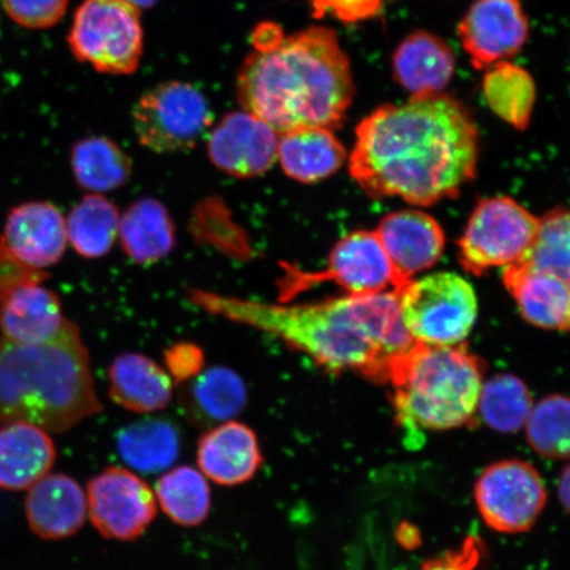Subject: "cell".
<instances>
[{"instance_id": "1", "label": "cell", "mask_w": 570, "mask_h": 570, "mask_svg": "<svg viewBox=\"0 0 570 570\" xmlns=\"http://www.w3.org/2000/svg\"><path fill=\"white\" fill-rule=\"evenodd\" d=\"M479 156L472 114L439 92L377 107L356 127L348 168L370 197L431 206L473 180Z\"/></svg>"}, {"instance_id": "2", "label": "cell", "mask_w": 570, "mask_h": 570, "mask_svg": "<svg viewBox=\"0 0 570 570\" xmlns=\"http://www.w3.org/2000/svg\"><path fill=\"white\" fill-rule=\"evenodd\" d=\"M190 301L210 315L284 341L330 372H352L381 384L389 383L392 365L415 344L396 291L277 305L194 289Z\"/></svg>"}, {"instance_id": "3", "label": "cell", "mask_w": 570, "mask_h": 570, "mask_svg": "<svg viewBox=\"0 0 570 570\" xmlns=\"http://www.w3.org/2000/svg\"><path fill=\"white\" fill-rule=\"evenodd\" d=\"M256 31L242 66L237 97L245 111L277 135L304 127L336 130L353 104L352 63L332 28L313 26L284 36L276 26Z\"/></svg>"}, {"instance_id": "4", "label": "cell", "mask_w": 570, "mask_h": 570, "mask_svg": "<svg viewBox=\"0 0 570 570\" xmlns=\"http://www.w3.org/2000/svg\"><path fill=\"white\" fill-rule=\"evenodd\" d=\"M101 411L88 348L71 321L46 344L0 341V422L60 433Z\"/></svg>"}, {"instance_id": "5", "label": "cell", "mask_w": 570, "mask_h": 570, "mask_svg": "<svg viewBox=\"0 0 570 570\" xmlns=\"http://www.w3.org/2000/svg\"><path fill=\"white\" fill-rule=\"evenodd\" d=\"M399 422L449 431L473 422L483 386L481 362L465 346L415 342L391 367Z\"/></svg>"}, {"instance_id": "6", "label": "cell", "mask_w": 570, "mask_h": 570, "mask_svg": "<svg viewBox=\"0 0 570 570\" xmlns=\"http://www.w3.org/2000/svg\"><path fill=\"white\" fill-rule=\"evenodd\" d=\"M396 292L404 326L419 344L461 345L472 332L479 301L463 277L433 274L411 279Z\"/></svg>"}, {"instance_id": "7", "label": "cell", "mask_w": 570, "mask_h": 570, "mask_svg": "<svg viewBox=\"0 0 570 570\" xmlns=\"http://www.w3.org/2000/svg\"><path fill=\"white\" fill-rule=\"evenodd\" d=\"M140 17L125 0H82L67 38L71 53L99 73H135L142 56Z\"/></svg>"}, {"instance_id": "8", "label": "cell", "mask_w": 570, "mask_h": 570, "mask_svg": "<svg viewBox=\"0 0 570 570\" xmlns=\"http://www.w3.org/2000/svg\"><path fill=\"white\" fill-rule=\"evenodd\" d=\"M540 218L510 197L483 199L470 217L459 242V259L473 275L510 267L530 254Z\"/></svg>"}, {"instance_id": "9", "label": "cell", "mask_w": 570, "mask_h": 570, "mask_svg": "<svg viewBox=\"0 0 570 570\" xmlns=\"http://www.w3.org/2000/svg\"><path fill=\"white\" fill-rule=\"evenodd\" d=\"M132 125L141 146L158 154H178L197 145L212 125V112L194 85L169 81L139 98Z\"/></svg>"}, {"instance_id": "10", "label": "cell", "mask_w": 570, "mask_h": 570, "mask_svg": "<svg viewBox=\"0 0 570 570\" xmlns=\"http://www.w3.org/2000/svg\"><path fill=\"white\" fill-rule=\"evenodd\" d=\"M474 498L491 530L522 533L530 531L543 512L547 490L532 463L510 459L483 470L475 482Z\"/></svg>"}, {"instance_id": "11", "label": "cell", "mask_w": 570, "mask_h": 570, "mask_svg": "<svg viewBox=\"0 0 570 570\" xmlns=\"http://www.w3.org/2000/svg\"><path fill=\"white\" fill-rule=\"evenodd\" d=\"M285 292L296 294L306 285L334 282L347 295H374L399 291L405 282L397 274L375 232L360 230L346 235L332 249L324 273L302 274L292 271Z\"/></svg>"}, {"instance_id": "12", "label": "cell", "mask_w": 570, "mask_h": 570, "mask_svg": "<svg viewBox=\"0 0 570 570\" xmlns=\"http://www.w3.org/2000/svg\"><path fill=\"white\" fill-rule=\"evenodd\" d=\"M88 514L106 539L141 537L156 517V498L148 484L124 468H109L88 484Z\"/></svg>"}, {"instance_id": "13", "label": "cell", "mask_w": 570, "mask_h": 570, "mask_svg": "<svg viewBox=\"0 0 570 570\" xmlns=\"http://www.w3.org/2000/svg\"><path fill=\"white\" fill-rule=\"evenodd\" d=\"M529 35L520 0H476L459 26L462 48L476 69L510 59L524 47Z\"/></svg>"}, {"instance_id": "14", "label": "cell", "mask_w": 570, "mask_h": 570, "mask_svg": "<svg viewBox=\"0 0 570 570\" xmlns=\"http://www.w3.org/2000/svg\"><path fill=\"white\" fill-rule=\"evenodd\" d=\"M279 135L265 120L242 110L227 114L208 140L212 163L227 175L253 178L265 175L277 160Z\"/></svg>"}, {"instance_id": "15", "label": "cell", "mask_w": 570, "mask_h": 570, "mask_svg": "<svg viewBox=\"0 0 570 570\" xmlns=\"http://www.w3.org/2000/svg\"><path fill=\"white\" fill-rule=\"evenodd\" d=\"M0 240L26 266L45 271L66 255V218L51 203L21 204L7 216Z\"/></svg>"}, {"instance_id": "16", "label": "cell", "mask_w": 570, "mask_h": 570, "mask_svg": "<svg viewBox=\"0 0 570 570\" xmlns=\"http://www.w3.org/2000/svg\"><path fill=\"white\" fill-rule=\"evenodd\" d=\"M375 233L405 283L436 265L444 253L443 227L422 210L391 213Z\"/></svg>"}, {"instance_id": "17", "label": "cell", "mask_w": 570, "mask_h": 570, "mask_svg": "<svg viewBox=\"0 0 570 570\" xmlns=\"http://www.w3.org/2000/svg\"><path fill=\"white\" fill-rule=\"evenodd\" d=\"M505 288L520 315L548 331H570V284L524 262L503 268Z\"/></svg>"}, {"instance_id": "18", "label": "cell", "mask_w": 570, "mask_h": 570, "mask_svg": "<svg viewBox=\"0 0 570 570\" xmlns=\"http://www.w3.org/2000/svg\"><path fill=\"white\" fill-rule=\"evenodd\" d=\"M26 514L32 531L42 539L73 537L88 517L87 495L70 476L47 474L28 491Z\"/></svg>"}, {"instance_id": "19", "label": "cell", "mask_w": 570, "mask_h": 570, "mask_svg": "<svg viewBox=\"0 0 570 570\" xmlns=\"http://www.w3.org/2000/svg\"><path fill=\"white\" fill-rule=\"evenodd\" d=\"M197 462L202 473L223 487L253 479L263 463L259 441L245 424L226 422L199 440Z\"/></svg>"}, {"instance_id": "20", "label": "cell", "mask_w": 570, "mask_h": 570, "mask_svg": "<svg viewBox=\"0 0 570 570\" xmlns=\"http://www.w3.org/2000/svg\"><path fill=\"white\" fill-rule=\"evenodd\" d=\"M66 321L59 297L42 283L21 285L0 303V330L13 344H46Z\"/></svg>"}, {"instance_id": "21", "label": "cell", "mask_w": 570, "mask_h": 570, "mask_svg": "<svg viewBox=\"0 0 570 570\" xmlns=\"http://www.w3.org/2000/svg\"><path fill=\"white\" fill-rule=\"evenodd\" d=\"M454 53L439 36L417 31L405 38L392 56L395 80L412 97L439 95L452 81Z\"/></svg>"}, {"instance_id": "22", "label": "cell", "mask_w": 570, "mask_h": 570, "mask_svg": "<svg viewBox=\"0 0 570 570\" xmlns=\"http://www.w3.org/2000/svg\"><path fill=\"white\" fill-rule=\"evenodd\" d=\"M55 460L53 441L41 428L10 423L0 430V489H30L49 474Z\"/></svg>"}, {"instance_id": "23", "label": "cell", "mask_w": 570, "mask_h": 570, "mask_svg": "<svg viewBox=\"0 0 570 570\" xmlns=\"http://www.w3.org/2000/svg\"><path fill=\"white\" fill-rule=\"evenodd\" d=\"M346 149L332 130L304 127L279 135L277 160L284 174L296 181L313 184L333 176L344 166Z\"/></svg>"}, {"instance_id": "24", "label": "cell", "mask_w": 570, "mask_h": 570, "mask_svg": "<svg viewBox=\"0 0 570 570\" xmlns=\"http://www.w3.org/2000/svg\"><path fill=\"white\" fill-rule=\"evenodd\" d=\"M109 380L112 401L128 411H160L173 401V376L145 355H119L109 370Z\"/></svg>"}, {"instance_id": "25", "label": "cell", "mask_w": 570, "mask_h": 570, "mask_svg": "<svg viewBox=\"0 0 570 570\" xmlns=\"http://www.w3.org/2000/svg\"><path fill=\"white\" fill-rule=\"evenodd\" d=\"M244 381L225 367L205 370L191 377L183 392V405L191 423L208 426L230 422L245 409Z\"/></svg>"}, {"instance_id": "26", "label": "cell", "mask_w": 570, "mask_h": 570, "mask_svg": "<svg viewBox=\"0 0 570 570\" xmlns=\"http://www.w3.org/2000/svg\"><path fill=\"white\" fill-rule=\"evenodd\" d=\"M119 237L125 253L139 265H153L173 252L175 226L161 203L146 198L120 216Z\"/></svg>"}, {"instance_id": "27", "label": "cell", "mask_w": 570, "mask_h": 570, "mask_svg": "<svg viewBox=\"0 0 570 570\" xmlns=\"http://www.w3.org/2000/svg\"><path fill=\"white\" fill-rule=\"evenodd\" d=\"M482 90L490 110L503 122L519 131L530 126L537 85L529 71L510 61L497 62L487 69Z\"/></svg>"}, {"instance_id": "28", "label": "cell", "mask_w": 570, "mask_h": 570, "mask_svg": "<svg viewBox=\"0 0 570 570\" xmlns=\"http://www.w3.org/2000/svg\"><path fill=\"white\" fill-rule=\"evenodd\" d=\"M70 166L77 184L96 195L122 187L132 173L131 159L124 149L105 137L77 141L71 148Z\"/></svg>"}, {"instance_id": "29", "label": "cell", "mask_w": 570, "mask_h": 570, "mask_svg": "<svg viewBox=\"0 0 570 570\" xmlns=\"http://www.w3.org/2000/svg\"><path fill=\"white\" fill-rule=\"evenodd\" d=\"M117 448L127 465L141 473H158L177 460L180 436L166 420H141L120 431Z\"/></svg>"}, {"instance_id": "30", "label": "cell", "mask_w": 570, "mask_h": 570, "mask_svg": "<svg viewBox=\"0 0 570 570\" xmlns=\"http://www.w3.org/2000/svg\"><path fill=\"white\" fill-rule=\"evenodd\" d=\"M68 240L85 258H101L110 253L119 235L120 214L116 205L99 195L85 196L70 210Z\"/></svg>"}, {"instance_id": "31", "label": "cell", "mask_w": 570, "mask_h": 570, "mask_svg": "<svg viewBox=\"0 0 570 570\" xmlns=\"http://www.w3.org/2000/svg\"><path fill=\"white\" fill-rule=\"evenodd\" d=\"M160 508L175 523L196 527L210 511V489L203 473L190 466H178L156 483Z\"/></svg>"}, {"instance_id": "32", "label": "cell", "mask_w": 570, "mask_h": 570, "mask_svg": "<svg viewBox=\"0 0 570 570\" xmlns=\"http://www.w3.org/2000/svg\"><path fill=\"white\" fill-rule=\"evenodd\" d=\"M533 403L530 390L514 375H498L483 383L479 413L491 430L517 433L525 426Z\"/></svg>"}, {"instance_id": "33", "label": "cell", "mask_w": 570, "mask_h": 570, "mask_svg": "<svg viewBox=\"0 0 570 570\" xmlns=\"http://www.w3.org/2000/svg\"><path fill=\"white\" fill-rule=\"evenodd\" d=\"M525 433L531 448L541 458L570 459V397L551 395L533 405Z\"/></svg>"}, {"instance_id": "34", "label": "cell", "mask_w": 570, "mask_h": 570, "mask_svg": "<svg viewBox=\"0 0 570 570\" xmlns=\"http://www.w3.org/2000/svg\"><path fill=\"white\" fill-rule=\"evenodd\" d=\"M522 262L570 284V209L553 210L540 218L538 238Z\"/></svg>"}, {"instance_id": "35", "label": "cell", "mask_w": 570, "mask_h": 570, "mask_svg": "<svg viewBox=\"0 0 570 570\" xmlns=\"http://www.w3.org/2000/svg\"><path fill=\"white\" fill-rule=\"evenodd\" d=\"M7 17L27 30H48L66 16L69 0H0Z\"/></svg>"}, {"instance_id": "36", "label": "cell", "mask_w": 570, "mask_h": 570, "mask_svg": "<svg viewBox=\"0 0 570 570\" xmlns=\"http://www.w3.org/2000/svg\"><path fill=\"white\" fill-rule=\"evenodd\" d=\"M384 0H312L313 17L327 16L342 23L353 24L373 19L382 10Z\"/></svg>"}, {"instance_id": "37", "label": "cell", "mask_w": 570, "mask_h": 570, "mask_svg": "<svg viewBox=\"0 0 570 570\" xmlns=\"http://www.w3.org/2000/svg\"><path fill=\"white\" fill-rule=\"evenodd\" d=\"M46 271L33 269L21 263L0 240V303L12 291L28 283H42L48 279Z\"/></svg>"}, {"instance_id": "38", "label": "cell", "mask_w": 570, "mask_h": 570, "mask_svg": "<svg viewBox=\"0 0 570 570\" xmlns=\"http://www.w3.org/2000/svg\"><path fill=\"white\" fill-rule=\"evenodd\" d=\"M480 541L472 538L458 551H449L424 562L422 570H472L480 560Z\"/></svg>"}, {"instance_id": "39", "label": "cell", "mask_w": 570, "mask_h": 570, "mask_svg": "<svg viewBox=\"0 0 570 570\" xmlns=\"http://www.w3.org/2000/svg\"><path fill=\"white\" fill-rule=\"evenodd\" d=\"M169 373L177 380L189 381L203 372V353L194 345H178L167 354Z\"/></svg>"}, {"instance_id": "40", "label": "cell", "mask_w": 570, "mask_h": 570, "mask_svg": "<svg viewBox=\"0 0 570 570\" xmlns=\"http://www.w3.org/2000/svg\"><path fill=\"white\" fill-rule=\"evenodd\" d=\"M558 491L561 504L564 505V509L570 514V463L564 470H562Z\"/></svg>"}, {"instance_id": "41", "label": "cell", "mask_w": 570, "mask_h": 570, "mask_svg": "<svg viewBox=\"0 0 570 570\" xmlns=\"http://www.w3.org/2000/svg\"><path fill=\"white\" fill-rule=\"evenodd\" d=\"M125 2L137 7V9H139L141 11L145 9H149V7H153L154 4H156V2H158V0H125Z\"/></svg>"}]
</instances>
